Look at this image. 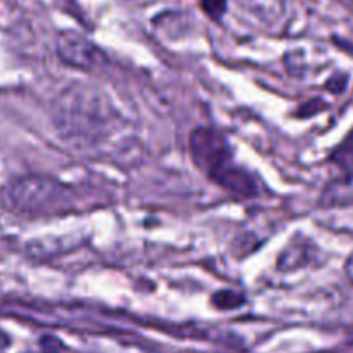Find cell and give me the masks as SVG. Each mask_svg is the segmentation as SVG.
<instances>
[{"mask_svg":"<svg viewBox=\"0 0 353 353\" xmlns=\"http://www.w3.org/2000/svg\"><path fill=\"white\" fill-rule=\"evenodd\" d=\"M0 198L6 210L28 219L70 215L92 208L80 189L47 175L14 179L2 189Z\"/></svg>","mask_w":353,"mask_h":353,"instance_id":"6da1fadb","label":"cell"},{"mask_svg":"<svg viewBox=\"0 0 353 353\" xmlns=\"http://www.w3.org/2000/svg\"><path fill=\"white\" fill-rule=\"evenodd\" d=\"M54 121L61 134L80 142H92L111 130L114 111L110 99L87 85L63 88L54 104Z\"/></svg>","mask_w":353,"mask_h":353,"instance_id":"7a4b0ae2","label":"cell"},{"mask_svg":"<svg viewBox=\"0 0 353 353\" xmlns=\"http://www.w3.org/2000/svg\"><path fill=\"white\" fill-rule=\"evenodd\" d=\"M189 152L194 165L219 188L237 198H254L258 184L234 159L232 145L219 130L196 127L189 135Z\"/></svg>","mask_w":353,"mask_h":353,"instance_id":"3957f363","label":"cell"},{"mask_svg":"<svg viewBox=\"0 0 353 353\" xmlns=\"http://www.w3.org/2000/svg\"><path fill=\"white\" fill-rule=\"evenodd\" d=\"M56 52L66 66L81 71H94L106 63V56L96 43L71 30L59 33L56 40Z\"/></svg>","mask_w":353,"mask_h":353,"instance_id":"277c9868","label":"cell"},{"mask_svg":"<svg viewBox=\"0 0 353 353\" xmlns=\"http://www.w3.org/2000/svg\"><path fill=\"white\" fill-rule=\"evenodd\" d=\"M308 246L305 244H293L284 248V251L281 253L279 261H277V269L284 270V272H291V270H296L300 267H303L308 260Z\"/></svg>","mask_w":353,"mask_h":353,"instance_id":"5b68a950","label":"cell"},{"mask_svg":"<svg viewBox=\"0 0 353 353\" xmlns=\"http://www.w3.org/2000/svg\"><path fill=\"white\" fill-rule=\"evenodd\" d=\"M329 159L343 170L353 168V128L346 134V137L336 145L334 151L329 156Z\"/></svg>","mask_w":353,"mask_h":353,"instance_id":"8992f818","label":"cell"},{"mask_svg":"<svg viewBox=\"0 0 353 353\" xmlns=\"http://www.w3.org/2000/svg\"><path fill=\"white\" fill-rule=\"evenodd\" d=\"M244 303H246V296L234 290H219L212 294V305L216 310H236V308L243 307Z\"/></svg>","mask_w":353,"mask_h":353,"instance_id":"52a82bcc","label":"cell"},{"mask_svg":"<svg viewBox=\"0 0 353 353\" xmlns=\"http://www.w3.org/2000/svg\"><path fill=\"white\" fill-rule=\"evenodd\" d=\"M203 12L213 21H220L227 12V0H199Z\"/></svg>","mask_w":353,"mask_h":353,"instance_id":"ba28073f","label":"cell"},{"mask_svg":"<svg viewBox=\"0 0 353 353\" xmlns=\"http://www.w3.org/2000/svg\"><path fill=\"white\" fill-rule=\"evenodd\" d=\"M327 110V103L322 101L321 97H315V99L307 101V103L301 104L296 111V117L301 118V120H307V118L315 117V114L322 113V111Z\"/></svg>","mask_w":353,"mask_h":353,"instance_id":"9c48e42d","label":"cell"},{"mask_svg":"<svg viewBox=\"0 0 353 353\" xmlns=\"http://www.w3.org/2000/svg\"><path fill=\"white\" fill-rule=\"evenodd\" d=\"M40 348L42 353H71V350L59 338L49 334L40 339Z\"/></svg>","mask_w":353,"mask_h":353,"instance_id":"30bf717a","label":"cell"},{"mask_svg":"<svg viewBox=\"0 0 353 353\" xmlns=\"http://www.w3.org/2000/svg\"><path fill=\"white\" fill-rule=\"evenodd\" d=\"M346 85H348V74L343 73H336L325 81V88H327L329 92H332L334 96H339V94L345 92Z\"/></svg>","mask_w":353,"mask_h":353,"instance_id":"8fae6325","label":"cell"},{"mask_svg":"<svg viewBox=\"0 0 353 353\" xmlns=\"http://www.w3.org/2000/svg\"><path fill=\"white\" fill-rule=\"evenodd\" d=\"M244 6L251 9L253 12L260 14L263 11H276V6L279 4V0H243Z\"/></svg>","mask_w":353,"mask_h":353,"instance_id":"7c38bea8","label":"cell"},{"mask_svg":"<svg viewBox=\"0 0 353 353\" xmlns=\"http://www.w3.org/2000/svg\"><path fill=\"white\" fill-rule=\"evenodd\" d=\"M9 346H11V338H9V334L4 329H0V350H6Z\"/></svg>","mask_w":353,"mask_h":353,"instance_id":"4fadbf2b","label":"cell"}]
</instances>
